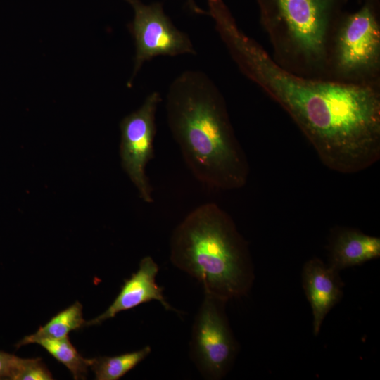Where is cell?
<instances>
[{"mask_svg":"<svg viewBox=\"0 0 380 380\" xmlns=\"http://www.w3.org/2000/svg\"><path fill=\"white\" fill-rule=\"evenodd\" d=\"M211 17L239 70L289 115L326 167L352 174L379 160L377 81L348 82L296 74L246 35L228 7H217Z\"/></svg>","mask_w":380,"mask_h":380,"instance_id":"obj_1","label":"cell"},{"mask_svg":"<svg viewBox=\"0 0 380 380\" xmlns=\"http://www.w3.org/2000/svg\"><path fill=\"white\" fill-rule=\"evenodd\" d=\"M167 122L194 177L213 190H234L248 180V160L234 134L225 101L203 72L186 70L170 84Z\"/></svg>","mask_w":380,"mask_h":380,"instance_id":"obj_2","label":"cell"},{"mask_svg":"<svg viewBox=\"0 0 380 380\" xmlns=\"http://www.w3.org/2000/svg\"><path fill=\"white\" fill-rule=\"evenodd\" d=\"M170 259L205 294L225 302L245 296L253 283L248 244L231 216L215 203L196 207L175 228Z\"/></svg>","mask_w":380,"mask_h":380,"instance_id":"obj_3","label":"cell"},{"mask_svg":"<svg viewBox=\"0 0 380 380\" xmlns=\"http://www.w3.org/2000/svg\"><path fill=\"white\" fill-rule=\"evenodd\" d=\"M277 61L296 74L327 72L335 0H258Z\"/></svg>","mask_w":380,"mask_h":380,"instance_id":"obj_4","label":"cell"},{"mask_svg":"<svg viewBox=\"0 0 380 380\" xmlns=\"http://www.w3.org/2000/svg\"><path fill=\"white\" fill-rule=\"evenodd\" d=\"M380 66V26L370 2L335 24L327 70L335 80L362 82L377 80Z\"/></svg>","mask_w":380,"mask_h":380,"instance_id":"obj_5","label":"cell"},{"mask_svg":"<svg viewBox=\"0 0 380 380\" xmlns=\"http://www.w3.org/2000/svg\"><path fill=\"white\" fill-rule=\"evenodd\" d=\"M225 303L205 294L192 326L190 357L206 379L224 377L236 355L237 345L225 315Z\"/></svg>","mask_w":380,"mask_h":380,"instance_id":"obj_6","label":"cell"},{"mask_svg":"<svg viewBox=\"0 0 380 380\" xmlns=\"http://www.w3.org/2000/svg\"><path fill=\"white\" fill-rule=\"evenodd\" d=\"M133 8L134 16L128 28L132 33L136 47L133 73L127 87L144 63L159 56H176L182 54H196L189 35L178 30L164 12L161 3L148 5L140 0H125Z\"/></svg>","mask_w":380,"mask_h":380,"instance_id":"obj_7","label":"cell"},{"mask_svg":"<svg viewBox=\"0 0 380 380\" xmlns=\"http://www.w3.org/2000/svg\"><path fill=\"white\" fill-rule=\"evenodd\" d=\"M160 101L159 92H151L140 108L125 116L120 124L122 167L137 188L139 197L147 203L154 201L146 168L153 158L156 114Z\"/></svg>","mask_w":380,"mask_h":380,"instance_id":"obj_8","label":"cell"},{"mask_svg":"<svg viewBox=\"0 0 380 380\" xmlns=\"http://www.w3.org/2000/svg\"><path fill=\"white\" fill-rule=\"evenodd\" d=\"M158 271V265L152 257H144L139 262L138 270L124 281L118 295L108 308L94 319L86 321L85 326L100 324L122 311L152 300L159 301L166 310L178 312L166 300L163 288L156 282Z\"/></svg>","mask_w":380,"mask_h":380,"instance_id":"obj_9","label":"cell"},{"mask_svg":"<svg viewBox=\"0 0 380 380\" xmlns=\"http://www.w3.org/2000/svg\"><path fill=\"white\" fill-rule=\"evenodd\" d=\"M303 284L313 316V333L319 334L322 322L342 297L343 284L338 272L315 258L303 266Z\"/></svg>","mask_w":380,"mask_h":380,"instance_id":"obj_10","label":"cell"},{"mask_svg":"<svg viewBox=\"0 0 380 380\" xmlns=\"http://www.w3.org/2000/svg\"><path fill=\"white\" fill-rule=\"evenodd\" d=\"M379 256L380 238L346 229L341 230L334 239L328 265L339 272Z\"/></svg>","mask_w":380,"mask_h":380,"instance_id":"obj_11","label":"cell"},{"mask_svg":"<svg viewBox=\"0 0 380 380\" xmlns=\"http://www.w3.org/2000/svg\"><path fill=\"white\" fill-rule=\"evenodd\" d=\"M85 323L86 320L82 317V305L77 301L53 317L34 334L25 336L15 347L37 343L44 339L57 340L67 337L71 331L85 326Z\"/></svg>","mask_w":380,"mask_h":380,"instance_id":"obj_12","label":"cell"},{"mask_svg":"<svg viewBox=\"0 0 380 380\" xmlns=\"http://www.w3.org/2000/svg\"><path fill=\"white\" fill-rule=\"evenodd\" d=\"M151 353L150 346L140 350L113 357L89 359V367L96 380H118L145 360Z\"/></svg>","mask_w":380,"mask_h":380,"instance_id":"obj_13","label":"cell"},{"mask_svg":"<svg viewBox=\"0 0 380 380\" xmlns=\"http://www.w3.org/2000/svg\"><path fill=\"white\" fill-rule=\"evenodd\" d=\"M37 344L51 355L63 364L72 374L75 379H84L89 367V359L84 358L70 341L68 336L57 339H44Z\"/></svg>","mask_w":380,"mask_h":380,"instance_id":"obj_14","label":"cell"},{"mask_svg":"<svg viewBox=\"0 0 380 380\" xmlns=\"http://www.w3.org/2000/svg\"><path fill=\"white\" fill-rule=\"evenodd\" d=\"M53 376L40 358L24 359L18 380H51Z\"/></svg>","mask_w":380,"mask_h":380,"instance_id":"obj_15","label":"cell"},{"mask_svg":"<svg viewBox=\"0 0 380 380\" xmlns=\"http://www.w3.org/2000/svg\"><path fill=\"white\" fill-rule=\"evenodd\" d=\"M23 358L0 350V379L18 380Z\"/></svg>","mask_w":380,"mask_h":380,"instance_id":"obj_16","label":"cell"},{"mask_svg":"<svg viewBox=\"0 0 380 380\" xmlns=\"http://www.w3.org/2000/svg\"><path fill=\"white\" fill-rule=\"evenodd\" d=\"M186 2L189 9L194 13L199 15L208 14V11H205L204 10L201 9L198 6H197L194 0H186Z\"/></svg>","mask_w":380,"mask_h":380,"instance_id":"obj_17","label":"cell"}]
</instances>
